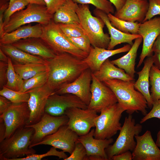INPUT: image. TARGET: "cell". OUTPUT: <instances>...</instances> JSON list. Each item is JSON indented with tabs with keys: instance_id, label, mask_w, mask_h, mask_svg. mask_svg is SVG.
Instances as JSON below:
<instances>
[{
	"instance_id": "obj_1",
	"label": "cell",
	"mask_w": 160,
	"mask_h": 160,
	"mask_svg": "<svg viewBox=\"0 0 160 160\" xmlns=\"http://www.w3.org/2000/svg\"><path fill=\"white\" fill-rule=\"evenodd\" d=\"M47 60L49 75L47 83L54 92L72 82L89 68L83 60L67 53L56 55Z\"/></svg>"
},
{
	"instance_id": "obj_2",
	"label": "cell",
	"mask_w": 160,
	"mask_h": 160,
	"mask_svg": "<svg viewBox=\"0 0 160 160\" xmlns=\"http://www.w3.org/2000/svg\"><path fill=\"white\" fill-rule=\"evenodd\" d=\"M115 95L118 103L129 114L140 111L145 116L147 113V101L134 87V80L125 81L119 79L108 80L103 82Z\"/></svg>"
},
{
	"instance_id": "obj_3",
	"label": "cell",
	"mask_w": 160,
	"mask_h": 160,
	"mask_svg": "<svg viewBox=\"0 0 160 160\" xmlns=\"http://www.w3.org/2000/svg\"><path fill=\"white\" fill-rule=\"evenodd\" d=\"M34 132L33 128L25 126L0 142V160H15L35 153L30 147Z\"/></svg>"
},
{
	"instance_id": "obj_4",
	"label": "cell",
	"mask_w": 160,
	"mask_h": 160,
	"mask_svg": "<svg viewBox=\"0 0 160 160\" xmlns=\"http://www.w3.org/2000/svg\"><path fill=\"white\" fill-rule=\"evenodd\" d=\"M76 12L79 23L93 47L107 49L110 39L109 35L104 32V21L99 17L93 16L88 4H79Z\"/></svg>"
},
{
	"instance_id": "obj_5",
	"label": "cell",
	"mask_w": 160,
	"mask_h": 160,
	"mask_svg": "<svg viewBox=\"0 0 160 160\" xmlns=\"http://www.w3.org/2000/svg\"><path fill=\"white\" fill-rule=\"evenodd\" d=\"M40 38L56 55L67 53L82 60L88 55L70 42L58 24L52 19L47 24L43 25Z\"/></svg>"
},
{
	"instance_id": "obj_6",
	"label": "cell",
	"mask_w": 160,
	"mask_h": 160,
	"mask_svg": "<svg viewBox=\"0 0 160 160\" xmlns=\"http://www.w3.org/2000/svg\"><path fill=\"white\" fill-rule=\"evenodd\" d=\"M125 111L118 102L103 109L95 119L94 137L102 140L111 138L121 128L120 121Z\"/></svg>"
},
{
	"instance_id": "obj_7",
	"label": "cell",
	"mask_w": 160,
	"mask_h": 160,
	"mask_svg": "<svg viewBox=\"0 0 160 160\" xmlns=\"http://www.w3.org/2000/svg\"><path fill=\"white\" fill-rule=\"evenodd\" d=\"M53 18V15L49 13L45 5L29 4L25 9L17 11L11 16L4 27V32H11L22 25L32 23L45 25Z\"/></svg>"
},
{
	"instance_id": "obj_8",
	"label": "cell",
	"mask_w": 160,
	"mask_h": 160,
	"mask_svg": "<svg viewBox=\"0 0 160 160\" xmlns=\"http://www.w3.org/2000/svg\"><path fill=\"white\" fill-rule=\"evenodd\" d=\"M142 129L141 124H136L132 115L126 117L116 141L105 149L108 160H111L114 156L128 151H132L136 144L134 138L135 135H139Z\"/></svg>"
},
{
	"instance_id": "obj_9",
	"label": "cell",
	"mask_w": 160,
	"mask_h": 160,
	"mask_svg": "<svg viewBox=\"0 0 160 160\" xmlns=\"http://www.w3.org/2000/svg\"><path fill=\"white\" fill-rule=\"evenodd\" d=\"M97 113L95 110L88 108H69L64 113L68 119L66 124L79 136L85 135L92 128L95 127V119L98 116Z\"/></svg>"
},
{
	"instance_id": "obj_10",
	"label": "cell",
	"mask_w": 160,
	"mask_h": 160,
	"mask_svg": "<svg viewBox=\"0 0 160 160\" xmlns=\"http://www.w3.org/2000/svg\"><path fill=\"white\" fill-rule=\"evenodd\" d=\"M30 116L28 103H13L0 115L6 127L5 138L12 136L17 130L27 124Z\"/></svg>"
},
{
	"instance_id": "obj_11",
	"label": "cell",
	"mask_w": 160,
	"mask_h": 160,
	"mask_svg": "<svg viewBox=\"0 0 160 160\" xmlns=\"http://www.w3.org/2000/svg\"><path fill=\"white\" fill-rule=\"evenodd\" d=\"M68 120V118L65 114L55 116L45 113L38 122L25 126L32 128L34 130L30 147L33 148L34 145L46 136L56 132L60 127L66 124Z\"/></svg>"
},
{
	"instance_id": "obj_12",
	"label": "cell",
	"mask_w": 160,
	"mask_h": 160,
	"mask_svg": "<svg viewBox=\"0 0 160 160\" xmlns=\"http://www.w3.org/2000/svg\"><path fill=\"white\" fill-rule=\"evenodd\" d=\"M91 96L88 108L100 113L104 108L118 102L114 93L103 82L99 80L92 73Z\"/></svg>"
},
{
	"instance_id": "obj_13",
	"label": "cell",
	"mask_w": 160,
	"mask_h": 160,
	"mask_svg": "<svg viewBox=\"0 0 160 160\" xmlns=\"http://www.w3.org/2000/svg\"><path fill=\"white\" fill-rule=\"evenodd\" d=\"M79 137L66 124L60 127L54 133L46 136L41 141L34 145L33 147L39 145H50L71 154Z\"/></svg>"
},
{
	"instance_id": "obj_14",
	"label": "cell",
	"mask_w": 160,
	"mask_h": 160,
	"mask_svg": "<svg viewBox=\"0 0 160 160\" xmlns=\"http://www.w3.org/2000/svg\"><path fill=\"white\" fill-rule=\"evenodd\" d=\"M28 102L30 116L26 125L35 124L41 119L45 113L46 105L49 96L54 92L46 83L43 86L29 90Z\"/></svg>"
},
{
	"instance_id": "obj_15",
	"label": "cell",
	"mask_w": 160,
	"mask_h": 160,
	"mask_svg": "<svg viewBox=\"0 0 160 160\" xmlns=\"http://www.w3.org/2000/svg\"><path fill=\"white\" fill-rule=\"evenodd\" d=\"M73 107L83 109L88 108V106L74 95L53 93L48 99L45 113L53 116H59L64 115L67 109Z\"/></svg>"
},
{
	"instance_id": "obj_16",
	"label": "cell",
	"mask_w": 160,
	"mask_h": 160,
	"mask_svg": "<svg viewBox=\"0 0 160 160\" xmlns=\"http://www.w3.org/2000/svg\"><path fill=\"white\" fill-rule=\"evenodd\" d=\"M92 75V72L88 68L72 82L63 87L54 93L60 94L68 93L74 95L88 106L91 96L90 89Z\"/></svg>"
},
{
	"instance_id": "obj_17",
	"label": "cell",
	"mask_w": 160,
	"mask_h": 160,
	"mask_svg": "<svg viewBox=\"0 0 160 160\" xmlns=\"http://www.w3.org/2000/svg\"><path fill=\"white\" fill-rule=\"evenodd\" d=\"M138 34L142 38L143 45L137 68L141 66L146 57L153 55L151 52L152 47L160 34V17L153 18L141 23Z\"/></svg>"
},
{
	"instance_id": "obj_18",
	"label": "cell",
	"mask_w": 160,
	"mask_h": 160,
	"mask_svg": "<svg viewBox=\"0 0 160 160\" xmlns=\"http://www.w3.org/2000/svg\"><path fill=\"white\" fill-rule=\"evenodd\" d=\"M135 147L132 151L133 160H160V149L154 141L151 133L147 130L142 135H136Z\"/></svg>"
},
{
	"instance_id": "obj_19",
	"label": "cell",
	"mask_w": 160,
	"mask_h": 160,
	"mask_svg": "<svg viewBox=\"0 0 160 160\" xmlns=\"http://www.w3.org/2000/svg\"><path fill=\"white\" fill-rule=\"evenodd\" d=\"M149 6L147 0H126L122 7L114 16L121 20L131 22H143Z\"/></svg>"
},
{
	"instance_id": "obj_20",
	"label": "cell",
	"mask_w": 160,
	"mask_h": 160,
	"mask_svg": "<svg viewBox=\"0 0 160 160\" xmlns=\"http://www.w3.org/2000/svg\"><path fill=\"white\" fill-rule=\"evenodd\" d=\"M131 46L127 44L115 49L92 47L87 57L83 60L92 73L98 71L103 63L109 58L115 55L128 52Z\"/></svg>"
},
{
	"instance_id": "obj_21",
	"label": "cell",
	"mask_w": 160,
	"mask_h": 160,
	"mask_svg": "<svg viewBox=\"0 0 160 160\" xmlns=\"http://www.w3.org/2000/svg\"><path fill=\"white\" fill-rule=\"evenodd\" d=\"M93 12L96 16L104 21L108 29L110 40L107 49H113L116 46L122 43H127L132 46L134 40L142 37L139 34L127 33L118 29L111 24L108 15L102 10L96 8Z\"/></svg>"
},
{
	"instance_id": "obj_22",
	"label": "cell",
	"mask_w": 160,
	"mask_h": 160,
	"mask_svg": "<svg viewBox=\"0 0 160 160\" xmlns=\"http://www.w3.org/2000/svg\"><path fill=\"white\" fill-rule=\"evenodd\" d=\"M12 44L26 52L46 60L52 59L56 55L40 38L22 39Z\"/></svg>"
},
{
	"instance_id": "obj_23",
	"label": "cell",
	"mask_w": 160,
	"mask_h": 160,
	"mask_svg": "<svg viewBox=\"0 0 160 160\" xmlns=\"http://www.w3.org/2000/svg\"><path fill=\"white\" fill-rule=\"evenodd\" d=\"M95 129H92L87 134L79 136L78 140L85 147L87 156L97 155L102 157L104 160H108L105 149L113 142V139L95 138L94 136Z\"/></svg>"
},
{
	"instance_id": "obj_24",
	"label": "cell",
	"mask_w": 160,
	"mask_h": 160,
	"mask_svg": "<svg viewBox=\"0 0 160 160\" xmlns=\"http://www.w3.org/2000/svg\"><path fill=\"white\" fill-rule=\"evenodd\" d=\"M43 25L38 23L35 25L22 26L10 32L4 33L0 37V44H12L20 40L28 38H40Z\"/></svg>"
},
{
	"instance_id": "obj_25",
	"label": "cell",
	"mask_w": 160,
	"mask_h": 160,
	"mask_svg": "<svg viewBox=\"0 0 160 160\" xmlns=\"http://www.w3.org/2000/svg\"><path fill=\"white\" fill-rule=\"evenodd\" d=\"M152 55L147 57L144 62L142 69L137 73L138 79L134 84L135 88L143 95L147 101L148 107L150 108H152L153 103L149 91L150 73L153 65Z\"/></svg>"
},
{
	"instance_id": "obj_26",
	"label": "cell",
	"mask_w": 160,
	"mask_h": 160,
	"mask_svg": "<svg viewBox=\"0 0 160 160\" xmlns=\"http://www.w3.org/2000/svg\"><path fill=\"white\" fill-rule=\"evenodd\" d=\"M100 81H104L112 79H119L125 81L134 80L123 69L115 66L109 59L102 65L99 69L92 73Z\"/></svg>"
},
{
	"instance_id": "obj_27",
	"label": "cell",
	"mask_w": 160,
	"mask_h": 160,
	"mask_svg": "<svg viewBox=\"0 0 160 160\" xmlns=\"http://www.w3.org/2000/svg\"><path fill=\"white\" fill-rule=\"evenodd\" d=\"M0 49L16 63L23 64L48 63L47 60L26 52L12 44H0Z\"/></svg>"
},
{
	"instance_id": "obj_28",
	"label": "cell",
	"mask_w": 160,
	"mask_h": 160,
	"mask_svg": "<svg viewBox=\"0 0 160 160\" xmlns=\"http://www.w3.org/2000/svg\"><path fill=\"white\" fill-rule=\"evenodd\" d=\"M142 41V37L136 39L127 54L119 58L111 61L113 64L123 69L127 74L133 78L136 73L135 66L137 51Z\"/></svg>"
},
{
	"instance_id": "obj_29",
	"label": "cell",
	"mask_w": 160,
	"mask_h": 160,
	"mask_svg": "<svg viewBox=\"0 0 160 160\" xmlns=\"http://www.w3.org/2000/svg\"><path fill=\"white\" fill-rule=\"evenodd\" d=\"M78 5L73 0H67L53 15V20L56 23H79L76 12Z\"/></svg>"
},
{
	"instance_id": "obj_30",
	"label": "cell",
	"mask_w": 160,
	"mask_h": 160,
	"mask_svg": "<svg viewBox=\"0 0 160 160\" xmlns=\"http://www.w3.org/2000/svg\"><path fill=\"white\" fill-rule=\"evenodd\" d=\"M16 72L23 80H26L44 71L48 70V63L13 64Z\"/></svg>"
},
{
	"instance_id": "obj_31",
	"label": "cell",
	"mask_w": 160,
	"mask_h": 160,
	"mask_svg": "<svg viewBox=\"0 0 160 160\" xmlns=\"http://www.w3.org/2000/svg\"><path fill=\"white\" fill-rule=\"evenodd\" d=\"M107 15L111 24L118 29L127 33L138 34L140 23L123 20L117 18L111 13Z\"/></svg>"
},
{
	"instance_id": "obj_32",
	"label": "cell",
	"mask_w": 160,
	"mask_h": 160,
	"mask_svg": "<svg viewBox=\"0 0 160 160\" xmlns=\"http://www.w3.org/2000/svg\"><path fill=\"white\" fill-rule=\"evenodd\" d=\"M7 73V82L4 86L11 89L19 91L24 80L15 71L11 59L8 57Z\"/></svg>"
},
{
	"instance_id": "obj_33",
	"label": "cell",
	"mask_w": 160,
	"mask_h": 160,
	"mask_svg": "<svg viewBox=\"0 0 160 160\" xmlns=\"http://www.w3.org/2000/svg\"><path fill=\"white\" fill-rule=\"evenodd\" d=\"M48 75L49 70L41 72L27 80H24L22 86L19 92L24 93L43 86L47 83Z\"/></svg>"
},
{
	"instance_id": "obj_34",
	"label": "cell",
	"mask_w": 160,
	"mask_h": 160,
	"mask_svg": "<svg viewBox=\"0 0 160 160\" xmlns=\"http://www.w3.org/2000/svg\"><path fill=\"white\" fill-rule=\"evenodd\" d=\"M151 95L153 102L160 100V70L154 65L151 67L150 73Z\"/></svg>"
},
{
	"instance_id": "obj_35",
	"label": "cell",
	"mask_w": 160,
	"mask_h": 160,
	"mask_svg": "<svg viewBox=\"0 0 160 160\" xmlns=\"http://www.w3.org/2000/svg\"><path fill=\"white\" fill-rule=\"evenodd\" d=\"M0 95L8 99L12 103L28 102L30 94L28 92L21 93L9 89L4 86L0 91Z\"/></svg>"
},
{
	"instance_id": "obj_36",
	"label": "cell",
	"mask_w": 160,
	"mask_h": 160,
	"mask_svg": "<svg viewBox=\"0 0 160 160\" xmlns=\"http://www.w3.org/2000/svg\"><path fill=\"white\" fill-rule=\"evenodd\" d=\"M77 4H92L96 8L102 10L107 14H113L114 9L112 4L108 0H73Z\"/></svg>"
},
{
	"instance_id": "obj_37",
	"label": "cell",
	"mask_w": 160,
	"mask_h": 160,
	"mask_svg": "<svg viewBox=\"0 0 160 160\" xmlns=\"http://www.w3.org/2000/svg\"><path fill=\"white\" fill-rule=\"evenodd\" d=\"M63 32L67 37H77L85 35L80 23H57Z\"/></svg>"
},
{
	"instance_id": "obj_38",
	"label": "cell",
	"mask_w": 160,
	"mask_h": 160,
	"mask_svg": "<svg viewBox=\"0 0 160 160\" xmlns=\"http://www.w3.org/2000/svg\"><path fill=\"white\" fill-rule=\"evenodd\" d=\"M50 156H55L58 157L59 159H62L65 160L68 156L62 151H59L56 148L52 147L47 153L43 154H36L34 153L28 155L21 158L15 159V160H40L44 157Z\"/></svg>"
},
{
	"instance_id": "obj_39",
	"label": "cell",
	"mask_w": 160,
	"mask_h": 160,
	"mask_svg": "<svg viewBox=\"0 0 160 160\" xmlns=\"http://www.w3.org/2000/svg\"><path fill=\"white\" fill-rule=\"evenodd\" d=\"M29 4L24 0H15L5 11L4 15V25L7 23L10 17L16 12L23 9Z\"/></svg>"
},
{
	"instance_id": "obj_40",
	"label": "cell",
	"mask_w": 160,
	"mask_h": 160,
	"mask_svg": "<svg viewBox=\"0 0 160 160\" xmlns=\"http://www.w3.org/2000/svg\"><path fill=\"white\" fill-rule=\"evenodd\" d=\"M67 37L74 45L88 55L92 47L90 41L87 35L85 34L79 37Z\"/></svg>"
},
{
	"instance_id": "obj_41",
	"label": "cell",
	"mask_w": 160,
	"mask_h": 160,
	"mask_svg": "<svg viewBox=\"0 0 160 160\" xmlns=\"http://www.w3.org/2000/svg\"><path fill=\"white\" fill-rule=\"evenodd\" d=\"M65 160H89L86 149L83 144L78 140L70 156Z\"/></svg>"
},
{
	"instance_id": "obj_42",
	"label": "cell",
	"mask_w": 160,
	"mask_h": 160,
	"mask_svg": "<svg viewBox=\"0 0 160 160\" xmlns=\"http://www.w3.org/2000/svg\"><path fill=\"white\" fill-rule=\"evenodd\" d=\"M148 3V12L143 22L156 15H160V0H149Z\"/></svg>"
},
{
	"instance_id": "obj_43",
	"label": "cell",
	"mask_w": 160,
	"mask_h": 160,
	"mask_svg": "<svg viewBox=\"0 0 160 160\" xmlns=\"http://www.w3.org/2000/svg\"><path fill=\"white\" fill-rule=\"evenodd\" d=\"M160 119V100L153 102L151 111L141 119L140 123L142 124L153 118Z\"/></svg>"
},
{
	"instance_id": "obj_44",
	"label": "cell",
	"mask_w": 160,
	"mask_h": 160,
	"mask_svg": "<svg viewBox=\"0 0 160 160\" xmlns=\"http://www.w3.org/2000/svg\"><path fill=\"white\" fill-rule=\"evenodd\" d=\"M48 12L53 15L67 0H44Z\"/></svg>"
},
{
	"instance_id": "obj_45",
	"label": "cell",
	"mask_w": 160,
	"mask_h": 160,
	"mask_svg": "<svg viewBox=\"0 0 160 160\" xmlns=\"http://www.w3.org/2000/svg\"><path fill=\"white\" fill-rule=\"evenodd\" d=\"M8 63L0 61V87L1 89L7 82V73Z\"/></svg>"
},
{
	"instance_id": "obj_46",
	"label": "cell",
	"mask_w": 160,
	"mask_h": 160,
	"mask_svg": "<svg viewBox=\"0 0 160 160\" xmlns=\"http://www.w3.org/2000/svg\"><path fill=\"white\" fill-rule=\"evenodd\" d=\"M12 103L5 97L0 96V115L4 113Z\"/></svg>"
},
{
	"instance_id": "obj_47",
	"label": "cell",
	"mask_w": 160,
	"mask_h": 160,
	"mask_svg": "<svg viewBox=\"0 0 160 160\" xmlns=\"http://www.w3.org/2000/svg\"><path fill=\"white\" fill-rule=\"evenodd\" d=\"M111 160H132V154L130 151H128L121 154L113 156Z\"/></svg>"
},
{
	"instance_id": "obj_48",
	"label": "cell",
	"mask_w": 160,
	"mask_h": 160,
	"mask_svg": "<svg viewBox=\"0 0 160 160\" xmlns=\"http://www.w3.org/2000/svg\"><path fill=\"white\" fill-rule=\"evenodd\" d=\"M151 53L160 52V34L155 41L151 50Z\"/></svg>"
},
{
	"instance_id": "obj_49",
	"label": "cell",
	"mask_w": 160,
	"mask_h": 160,
	"mask_svg": "<svg viewBox=\"0 0 160 160\" xmlns=\"http://www.w3.org/2000/svg\"><path fill=\"white\" fill-rule=\"evenodd\" d=\"M6 127L3 119L0 118V142L5 139Z\"/></svg>"
},
{
	"instance_id": "obj_50",
	"label": "cell",
	"mask_w": 160,
	"mask_h": 160,
	"mask_svg": "<svg viewBox=\"0 0 160 160\" xmlns=\"http://www.w3.org/2000/svg\"><path fill=\"white\" fill-rule=\"evenodd\" d=\"M111 2L115 7L116 11L120 10L124 4L126 0H108Z\"/></svg>"
},
{
	"instance_id": "obj_51",
	"label": "cell",
	"mask_w": 160,
	"mask_h": 160,
	"mask_svg": "<svg viewBox=\"0 0 160 160\" xmlns=\"http://www.w3.org/2000/svg\"><path fill=\"white\" fill-rule=\"evenodd\" d=\"M153 64L160 70V52H154L152 55Z\"/></svg>"
},
{
	"instance_id": "obj_52",
	"label": "cell",
	"mask_w": 160,
	"mask_h": 160,
	"mask_svg": "<svg viewBox=\"0 0 160 160\" xmlns=\"http://www.w3.org/2000/svg\"><path fill=\"white\" fill-rule=\"evenodd\" d=\"M29 4H36L45 5V3L44 0H24Z\"/></svg>"
},
{
	"instance_id": "obj_53",
	"label": "cell",
	"mask_w": 160,
	"mask_h": 160,
	"mask_svg": "<svg viewBox=\"0 0 160 160\" xmlns=\"http://www.w3.org/2000/svg\"><path fill=\"white\" fill-rule=\"evenodd\" d=\"M8 57L7 55L0 49V60L8 63Z\"/></svg>"
},
{
	"instance_id": "obj_54",
	"label": "cell",
	"mask_w": 160,
	"mask_h": 160,
	"mask_svg": "<svg viewBox=\"0 0 160 160\" xmlns=\"http://www.w3.org/2000/svg\"><path fill=\"white\" fill-rule=\"evenodd\" d=\"M89 160H104L102 157L97 156L93 155L88 156Z\"/></svg>"
},
{
	"instance_id": "obj_55",
	"label": "cell",
	"mask_w": 160,
	"mask_h": 160,
	"mask_svg": "<svg viewBox=\"0 0 160 160\" xmlns=\"http://www.w3.org/2000/svg\"><path fill=\"white\" fill-rule=\"evenodd\" d=\"M157 138L156 143L157 146L160 148V130L157 134Z\"/></svg>"
},
{
	"instance_id": "obj_56",
	"label": "cell",
	"mask_w": 160,
	"mask_h": 160,
	"mask_svg": "<svg viewBox=\"0 0 160 160\" xmlns=\"http://www.w3.org/2000/svg\"><path fill=\"white\" fill-rule=\"evenodd\" d=\"M7 0H0V2H7Z\"/></svg>"
},
{
	"instance_id": "obj_57",
	"label": "cell",
	"mask_w": 160,
	"mask_h": 160,
	"mask_svg": "<svg viewBox=\"0 0 160 160\" xmlns=\"http://www.w3.org/2000/svg\"><path fill=\"white\" fill-rule=\"evenodd\" d=\"M15 0H9V5L10 4Z\"/></svg>"
}]
</instances>
